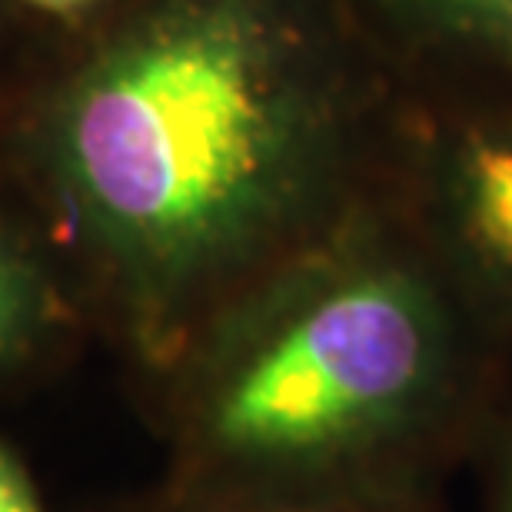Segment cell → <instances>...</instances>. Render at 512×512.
I'll return each mask as SVG.
<instances>
[{
  "label": "cell",
  "instance_id": "1",
  "mask_svg": "<svg viewBox=\"0 0 512 512\" xmlns=\"http://www.w3.org/2000/svg\"><path fill=\"white\" fill-rule=\"evenodd\" d=\"M283 100L263 40L230 14L143 30L90 70L64 167L110 250L153 280L220 260L270 207Z\"/></svg>",
  "mask_w": 512,
  "mask_h": 512
},
{
  "label": "cell",
  "instance_id": "2",
  "mask_svg": "<svg viewBox=\"0 0 512 512\" xmlns=\"http://www.w3.org/2000/svg\"><path fill=\"white\" fill-rule=\"evenodd\" d=\"M443 356V323L413 276L353 270L213 376L193 456L253 489L370 473L406 456L426 426Z\"/></svg>",
  "mask_w": 512,
  "mask_h": 512
},
{
  "label": "cell",
  "instance_id": "3",
  "mask_svg": "<svg viewBox=\"0 0 512 512\" xmlns=\"http://www.w3.org/2000/svg\"><path fill=\"white\" fill-rule=\"evenodd\" d=\"M466 220L489 260L512 273V143H483L466 163Z\"/></svg>",
  "mask_w": 512,
  "mask_h": 512
},
{
  "label": "cell",
  "instance_id": "4",
  "mask_svg": "<svg viewBox=\"0 0 512 512\" xmlns=\"http://www.w3.org/2000/svg\"><path fill=\"white\" fill-rule=\"evenodd\" d=\"M40 320V286L34 270L0 237V363L20 353Z\"/></svg>",
  "mask_w": 512,
  "mask_h": 512
},
{
  "label": "cell",
  "instance_id": "5",
  "mask_svg": "<svg viewBox=\"0 0 512 512\" xmlns=\"http://www.w3.org/2000/svg\"><path fill=\"white\" fill-rule=\"evenodd\" d=\"M0 512H44L27 469L0 446Z\"/></svg>",
  "mask_w": 512,
  "mask_h": 512
},
{
  "label": "cell",
  "instance_id": "6",
  "mask_svg": "<svg viewBox=\"0 0 512 512\" xmlns=\"http://www.w3.org/2000/svg\"><path fill=\"white\" fill-rule=\"evenodd\" d=\"M207 512H393V509H376V506H363V503H346V499H333V503H323V499H266L256 496L247 503H233V506H220V509H207Z\"/></svg>",
  "mask_w": 512,
  "mask_h": 512
},
{
  "label": "cell",
  "instance_id": "7",
  "mask_svg": "<svg viewBox=\"0 0 512 512\" xmlns=\"http://www.w3.org/2000/svg\"><path fill=\"white\" fill-rule=\"evenodd\" d=\"M459 17L473 20L499 40L512 44V0H443Z\"/></svg>",
  "mask_w": 512,
  "mask_h": 512
},
{
  "label": "cell",
  "instance_id": "8",
  "mask_svg": "<svg viewBox=\"0 0 512 512\" xmlns=\"http://www.w3.org/2000/svg\"><path fill=\"white\" fill-rule=\"evenodd\" d=\"M30 4L47 7V10H77V7L90 4V0H30Z\"/></svg>",
  "mask_w": 512,
  "mask_h": 512
},
{
  "label": "cell",
  "instance_id": "9",
  "mask_svg": "<svg viewBox=\"0 0 512 512\" xmlns=\"http://www.w3.org/2000/svg\"><path fill=\"white\" fill-rule=\"evenodd\" d=\"M506 512H512V453H509V476H506Z\"/></svg>",
  "mask_w": 512,
  "mask_h": 512
}]
</instances>
